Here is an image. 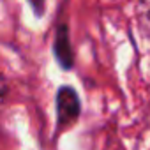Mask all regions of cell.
I'll use <instances>...</instances> for the list:
<instances>
[{
    "mask_svg": "<svg viewBox=\"0 0 150 150\" xmlns=\"http://www.w3.org/2000/svg\"><path fill=\"white\" fill-rule=\"evenodd\" d=\"M27 2L30 4V7H32L34 14H35L37 18H41V16L44 14V9H46V0H27Z\"/></svg>",
    "mask_w": 150,
    "mask_h": 150,
    "instance_id": "3",
    "label": "cell"
},
{
    "mask_svg": "<svg viewBox=\"0 0 150 150\" xmlns=\"http://www.w3.org/2000/svg\"><path fill=\"white\" fill-rule=\"evenodd\" d=\"M7 92H9V87H7V83H6L4 76L0 74V99H4V97L7 96Z\"/></svg>",
    "mask_w": 150,
    "mask_h": 150,
    "instance_id": "4",
    "label": "cell"
},
{
    "mask_svg": "<svg viewBox=\"0 0 150 150\" xmlns=\"http://www.w3.org/2000/svg\"><path fill=\"white\" fill-rule=\"evenodd\" d=\"M55 111H57V125L58 127H67L80 118L81 99H80L76 88L71 85H62L57 88Z\"/></svg>",
    "mask_w": 150,
    "mask_h": 150,
    "instance_id": "1",
    "label": "cell"
},
{
    "mask_svg": "<svg viewBox=\"0 0 150 150\" xmlns=\"http://www.w3.org/2000/svg\"><path fill=\"white\" fill-rule=\"evenodd\" d=\"M51 50H53V57H55L57 64L64 71H71L74 67V50H72V44H71V35H69L67 23H60L57 27Z\"/></svg>",
    "mask_w": 150,
    "mask_h": 150,
    "instance_id": "2",
    "label": "cell"
}]
</instances>
